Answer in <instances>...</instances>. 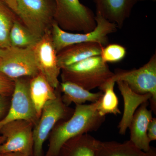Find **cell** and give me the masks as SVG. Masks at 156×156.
I'll list each match as a JSON object with an SVG mask.
<instances>
[{
    "instance_id": "obj_22",
    "label": "cell",
    "mask_w": 156,
    "mask_h": 156,
    "mask_svg": "<svg viewBox=\"0 0 156 156\" xmlns=\"http://www.w3.org/2000/svg\"><path fill=\"white\" fill-rule=\"evenodd\" d=\"M14 14L2 0H0V49L11 47L9 34L16 20Z\"/></svg>"
},
{
    "instance_id": "obj_9",
    "label": "cell",
    "mask_w": 156,
    "mask_h": 156,
    "mask_svg": "<svg viewBox=\"0 0 156 156\" xmlns=\"http://www.w3.org/2000/svg\"><path fill=\"white\" fill-rule=\"evenodd\" d=\"M69 110L59 95L48 101L33 130L34 152L33 156H44L43 147L50 131L58 121L68 114Z\"/></svg>"
},
{
    "instance_id": "obj_4",
    "label": "cell",
    "mask_w": 156,
    "mask_h": 156,
    "mask_svg": "<svg viewBox=\"0 0 156 156\" xmlns=\"http://www.w3.org/2000/svg\"><path fill=\"white\" fill-rule=\"evenodd\" d=\"M54 21L66 31L89 32L96 26L95 14L80 0H53Z\"/></svg>"
},
{
    "instance_id": "obj_14",
    "label": "cell",
    "mask_w": 156,
    "mask_h": 156,
    "mask_svg": "<svg viewBox=\"0 0 156 156\" xmlns=\"http://www.w3.org/2000/svg\"><path fill=\"white\" fill-rule=\"evenodd\" d=\"M116 83L124 99V113L118 126L119 134L124 135L136 109L142 104L150 101L152 95L150 94H137L123 81H118Z\"/></svg>"
},
{
    "instance_id": "obj_2",
    "label": "cell",
    "mask_w": 156,
    "mask_h": 156,
    "mask_svg": "<svg viewBox=\"0 0 156 156\" xmlns=\"http://www.w3.org/2000/svg\"><path fill=\"white\" fill-rule=\"evenodd\" d=\"M61 70L62 82L74 83L89 91L99 89L114 76L100 56L87 58Z\"/></svg>"
},
{
    "instance_id": "obj_19",
    "label": "cell",
    "mask_w": 156,
    "mask_h": 156,
    "mask_svg": "<svg viewBox=\"0 0 156 156\" xmlns=\"http://www.w3.org/2000/svg\"><path fill=\"white\" fill-rule=\"evenodd\" d=\"M145 152L139 149L130 141H101L98 144L95 156H145Z\"/></svg>"
},
{
    "instance_id": "obj_1",
    "label": "cell",
    "mask_w": 156,
    "mask_h": 156,
    "mask_svg": "<svg viewBox=\"0 0 156 156\" xmlns=\"http://www.w3.org/2000/svg\"><path fill=\"white\" fill-rule=\"evenodd\" d=\"M97 107V102L76 105L70 118L53 130L45 156H58L62 146L69 140L98 130L105 117L99 114Z\"/></svg>"
},
{
    "instance_id": "obj_28",
    "label": "cell",
    "mask_w": 156,
    "mask_h": 156,
    "mask_svg": "<svg viewBox=\"0 0 156 156\" xmlns=\"http://www.w3.org/2000/svg\"><path fill=\"white\" fill-rule=\"evenodd\" d=\"M145 156H156L155 149L151 147L150 149L147 152H145Z\"/></svg>"
},
{
    "instance_id": "obj_25",
    "label": "cell",
    "mask_w": 156,
    "mask_h": 156,
    "mask_svg": "<svg viewBox=\"0 0 156 156\" xmlns=\"http://www.w3.org/2000/svg\"><path fill=\"white\" fill-rule=\"evenodd\" d=\"M147 135L150 141H154L156 140V119L153 118L151 120L147 130Z\"/></svg>"
},
{
    "instance_id": "obj_17",
    "label": "cell",
    "mask_w": 156,
    "mask_h": 156,
    "mask_svg": "<svg viewBox=\"0 0 156 156\" xmlns=\"http://www.w3.org/2000/svg\"><path fill=\"white\" fill-rule=\"evenodd\" d=\"M99 141L88 134L76 136L62 146L58 156H95Z\"/></svg>"
},
{
    "instance_id": "obj_20",
    "label": "cell",
    "mask_w": 156,
    "mask_h": 156,
    "mask_svg": "<svg viewBox=\"0 0 156 156\" xmlns=\"http://www.w3.org/2000/svg\"><path fill=\"white\" fill-rule=\"evenodd\" d=\"M115 83L112 79L99 88L103 95L97 101V109L101 116L105 117L109 114L115 115L121 114L119 108V99L114 91Z\"/></svg>"
},
{
    "instance_id": "obj_21",
    "label": "cell",
    "mask_w": 156,
    "mask_h": 156,
    "mask_svg": "<svg viewBox=\"0 0 156 156\" xmlns=\"http://www.w3.org/2000/svg\"><path fill=\"white\" fill-rule=\"evenodd\" d=\"M40 39L21 23L16 20L14 21L9 34L11 47L18 48L33 47Z\"/></svg>"
},
{
    "instance_id": "obj_13",
    "label": "cell",
    "mask_w": 156,
    "mask_h": 156,
    "mask_svg": "<svg viewBox=\"0 0 156 156\" xmlns=\"http://www.w3.org/2000/svg\"><path fill=\"white\" fill-rule=\"evenodd\" d=\"M148 101L142 104L136 109L128 128L129 140L139 149L147 152L150 149L151 141L147 135L148 126L153 118L152 111L147 108Z\"/></svg>"
},
{
    "instance_id": "obj_6",
    "label": "cell",
    "mask_w": 156,
    "mask_h": 156,
    "mask_svg": "<svg viewBox=\"0 0 156 156\" xmlns=\"http://www.w3.org/2000/svg\"><path fill=\"white\" fill-rule=\"evenodd\" d=\"M112 79L116 82L123 81L135 93L150 94V100L151 111L156 112V54L149 60L137 69H116Z\"/></svg>"
},
{
    "instance_id": "obj_26",
    "label": "cell",
    "mask_w": 156,
    "mask_h": 156,
    "mask_svg": "<svg viewBox=\"0 0 156 156\" xmlns=\"http://www.w3.org/2000/svg\"><path fill=\"white\" fill-rule=\"evenodd\" d=\"M2 1L15 14L17 9V0H2Z\"/></svg>"
},
{
    "instance_id": "obj_10",
    "label": "cell",
    "mask_w": 156,
    "mask_h": 156,
    "mask_svg": "<svg viewBox=\"0 0 156 156\" xmlns=\"http://www.w3.org/2000/svg\"><path fill=\"white\" fill-rule=\"evenodd\" d=\"M14 82L11 106L7 115L0 120V129L12 121L24 120L34 125L39 119L30 95V82L22 78L16 79Z\"/></svg>"
},
{
    "instance_id": "obj_32",
    "label": "cell",
    "mask_w": 156,
    "mask_h": 156,
    "mask_svg": "<svg viewBox=\"0 0 156 156\" xmlns=\"http://www.w3.org/2000/svg\"><path fill=\"white\" fill-rule=\"evenodd\" d=\"M2 49H0V56H1V53H2Z\"/></svg>"
},
{
    "instance_id": "obj_12",
    "label": "cell",
    "mask_w": 156,
    "mask_h": 156,
    "mask_svg": "<svg viewBox=\"0 0 156 156\" xmlns=\"http://www.w3.org/2000/svg\"><path fill=\"white\" fill-rule=\"evenodd\" d=\"M96 13L121 28L131 16L137 0H93Z\"/></svg>"
},
{
    "instance_id": "obj_8",
    "label": "cell",
    "mask_w": 156,
    "mask_h": 156,
    "mask_svg": "<svg viewBox=\"0 0 156 156\" xmlns=\"http://www.w3.org/2000/svg\"><path fill=\"white\" fill-rule=\"evenodd\" d=\"M32 123L24 120L12 121L4 125L0 134L5 137L0 147L3 154L18 153L33 156L34 137Z\"/></svg>"
},
{
    "instance_id": "obj_27",
    "label": "cell",
    "mask_w": 156,
    "mask_h": 156,
    "mask_svg": "<svg viewBox=\"0 0 156 156\" xmlns=\"http://www.w3.org/2000/svg\"><path fill=\"white\" fill-rule=\"evenodd\" d=\"M3 96L0 95V118L2 116L5 111V105L2 98Z\"/></svg>"
},
{
    "instance_id": "obj_7",
    "label": "cell",
    "mask_w": 156,
    "mask_h": 156,
    "mask_svg": "<svg viewBox=\"0 0 156 156\" xmlns=\"http://www.w3.org/2000/svg\"><path fill=\"white\" fill-rule=\"evenodd\" d=\"M34 47H10L2 49L0 56V72L7 77L16 79L30 77L40 73L34 53Z\"/></svg>"
},
{
    "instance_id": "obj_11",
    "label": "cell",
    "mask_w": 156,
    "mask_h": 156,
    "mask_svg": "<svg viewBox=\"0 0 156 156\" xmlns=\"http://www.w3.org/2000/svg\"><path fill=\"white\" fill-rule=\"evenodd\" d=\"M35 58L40 73L53 89L59 87L58 80L61 69L58 66L56 52L51 35L48 30L34 47Z\"/></svg>"
},
{
    "instance_id": "obj_31",
    "label": "cell",
    "mask_w": 156,
    "mask_h": 156,
    "mask_svg": "<svg viewBox=\"0 0 156 156\" xmlns=\"http://www.w3.org/2000/svg\"><path fill=\"white\" fill-rule=\"evenodd\" d=\"M137 2L138 1H151L153 2H155L156 0H137Z\"/></svg>"
},
{
    "instance_id": "obj_5",
    "label": "cell",
    "mask_w": 156,
    "mask_h": 156,
    "mask_svg": "<svg viewBox=\"0 0 156 156\" xmlns=\"http://www.w3.org/2000/svg\"><path fill=\"white\" fill-rule=\"evenodd\" d=\"M55 4L50 0H17L15 14L23 25L41 38L54 21Z\"/></svg>"
},
{
    "instance_id": "obj_3",
    "label": "cell",
    "mask_w": 156,
    "mask_h": 156,
    "mask_svg": "<svg viewBox=\"0 0 156 156\" xmlns=\"http://www.w3.org/2000/svg\"><path fill=\"white\" fill-rule=\"evenodd\" d=\"M95 15L96 27L93 30L85 33L66 31L53 21L51 26V35L57 53L69 46L75 44L93 42L104 47L109 44L108 35L116 32L118 27L104 18L99 13H96Z\"/></svg>"
},
{
    "instance_id": "obj_16",
    "label": "cell",
    "mask_w": 156,
    "mask_h": 156,
    "mask_svg": "<svg viewBox=\"0 0 156 156\" xmlns=\"http://www.w3.org/2000/svg\"><path fill=\"white\" fill-rule=\"evenodd\" d=\"M54 89L41 73L30 81V95L39 118L45 104L57 97Z\"/></svg>"
},
{
    "instance_id": "obj_18",
    "label": "cell",
    "mask_w": 156,
    "mask_h": 156,
    "mask_svg": "<svg viewBox=\"0 0 156 156\" xmlns=\"http://www.w3.org/2000/svg\"><path fill=\"white\" fill-rule=\"evenodd\" d=\"M59 87L63 93L62 100L66 106L73 102L76 105L83 104L87 101L95 103L103 95L102 91L93 93L70 82H62L59 84Z\"/></svg>"
},
{
    "instance_id": "obj_24",
    "label": "cell",
    "mask_w": 156,
    "mask_h": 156,
    "mask_svg": "<svg viewBox=\"0 0 156 156\" xmlns=\"http://www.w3.org/2000/svg\"><path fill=\"white\" fill-rule=\"evenodd\" d=\"M14 82L0 72V95L9 96L14 91Z\"/></svg>"
},
{
    "instance_id": "obj_29",
    "label": "cell",
    "mask_w": 156,
    "mask_h": 156,
    "mask_svg": "<svg viewBox=\"0 0 156 156\" xmlns=\"http://www.w3.org/2000/svg\"><path fill=\"white\" fill-rule=\"evenodd\" d=\"M4 155L5 156H28L23 154L18 153H11L5 154Z\"/></svg>"
},
{
    "instance_id": "obj_23",
    "label": "cell",
    "mask_w": 156,
    "mask_h": 156,
    "mask_svg": "<svg viewBox=\"0 0 156 156\" xmlns=\"http://www.w3.org/2000/svg\"><path fill=\"white\" fill-rule=\"evenodd\" d=\"M127 50L122 45L117 44H108L102 48L100 56L105 63H117L126 57Z\"/></svg>"
},
{
    "instance_id": "obj_15",
    "label": "cell",
    "mask_w": 156,
    "mask_h": 156,
    "mask_svg": "<svg viewBox=\"0 0 156 156\" xmlns=\"http://www.w3.org/2000/svg\"><path fill=\"white\" fill-rule=\"evenodd\" d=\"M104 46L98 43L89 42L69 46L57 53L60 68H64L93 56H100Z\"/></svg>"
},
{
    "instance_id": "obj_30",
    "label": "cell",
    "mask_w": 156,
    "mask_h": 156,
    "mask_svg": "<svg viewBox=\"0 0 156 156\" xmlns=\"http://www.w3.org/2000/svg\"><path fill=\"white\" fill-rule=\"evenodd\" d=\"M5 137H4L3 135H2V134H0V147H1V145H2L3 143L5 142ZM0 156H5L1 152V150H0Z\"/></svg>"
}]
</instances>
